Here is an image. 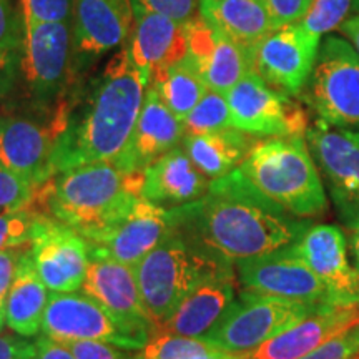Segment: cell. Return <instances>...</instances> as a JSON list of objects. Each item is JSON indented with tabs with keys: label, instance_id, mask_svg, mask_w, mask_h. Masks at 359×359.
I'll return each instance as SVG.
<instances>
[{
	"label": "cell",
	"instance_id": "obj_1",
	"mask_svg": "<svg viewBox=\"0 0 359 359\" xmlns=\"http://www.w3.org/2000/svg\"><path fill=\"white\" fill-rule=\"evenodd\" d=\"M173 233L223 264L296 243L311 222L296 218L257 190L240 170L212 180L200 200L170 208Z\"/></svg>",
	"mask_w": 359,
	"mask_h": 359
},
{
	"label": "cell",
	"instance_id": "obj_2",
	"mask_svg": "<svg viewBox=\"0 0 359 359\" xmlns=\"http://www.w3.org/2000/svg\"><path fill=\"white\" fill-rule=\"evenodd\" d=\"M145 92L125 43L103 70L67 95L64 128L52 155L53 175L115 160L133 132Z\"/></svg>",
	"mask_w": 359,
	"mask_h": 359
},
{
	"label": "cell",
	"instance_id": "obj_3",
	"mask_svg": "<svg viewBox=\"0 0 359 359\" xmlns=\"http://www.w3.org/2000/svg\"><path fill=\"white\" fill-rule=\"evenodd\" d=\"M143 172L128 173L114 161L62 172L35 190L29 210L69 224L85 238L100 231L142 198Z\"/></svg>",
	"mask_w": 359,
	"mask_h": 359
},
{
	"label": "cell",
	"instance_id": "obj_4",
	"mask_svg": "<svg viewBox=\"0 0 359 359\" xmlns=\"http://www.w3.org/2000/svg\"><path fill=\"white\" fill-rule=\"evenodd\" d=\"M238 170L266 198L296 218L326 212L325 187L303 135L257 142Z\"/></svg>",
	"mask_w": 359,
	"mask_h": 359
},
{
	"label": "cell",
	"instance_id": "obj_5",
	"mask_svg": "<svg viewBox=\"0 0 359 359\" xmlns=\"http://www.w3.org/2000/svg\"><path fill=\"white\" fill-rule=\"evenodd\" d=\"M233 266L215 262L172 231L133 268L145 311L154 330L215 269Z\"/></svg>",
	"mask_w": 359,
	"mask_h": 359
},
{
	"label": "cell",
	"instance_id": "obj_6",
	"mask_svg": "<svg viewBox=\"0 0 359 359\" xmlns=\"http://www.w3.org/2000/svg\"><path fill=\"white\" fill-rule=\"evenodd\" d=\"M19 72L40 115L53 114L74 80V27L65 22L24 27Z\"/></svg>",
	"mask_w": 359,
	"mask_h": 359
},
{
	"label": "cell",
	"instance_id": "obj_7",
	"mask_svg": "<svg viewBox=\"0 0 359 359\" xmlns=\"http://www.w3.org/2000/svg\"><path fill=\"white\" fill-rule=\"evenodd\" d=\"M320 309L323 308L276 296L241 291L222 320L201 339L223 351H251Z\"/></svg>",
	"mask_w": 359,
	"mask_h": 359
},
{
	"label": "cell",
	"instance_id": "obj_8",
	"mask_svg": "<svg viewBox=\"0 0 359 359\" xmlns=\"http://www.w3.org/2000/svg\"><path fill=\"white\" fill-rule=\"evenodd\" d=\"M306 100L323 122L359 133V55L351 43L325 39L308 80Z\"/></svg>",
	"mask_w": 359,
	"mask_h": 359
},
{
	"label": "cell",
	"instance_id": "obj_9",
	"mask_svg": "<svg viewBox=\"0 0 359 359\" xmlns=\"http://www.w3.org/2000/svg\"><path fill=\"white\" fill-rule=\"evenodd\" d=\"M236 278L248 293L291 299L309 306H348L339 304L316 273L308 266L294 243L263 257L235 264Z\"/></svg>",
	"mask_w": 359,
	"mask_h": 359
},
{
	"label": "cell",
	"instance_id": "obj_10",
	"mask_svg": "<svg viewBox=\"0 0 359 359\" xmlns=\"http://www.w3.org/2000/svg\"><path fill=\"white\" fill-rule=\"evenodd\" d=\"M233 128L251 137H294L308 130L303 107L248 72L226 95Z\"/></svg>",
	"mask_w": 359,
	"mask_h": 359
},
{
	"label": "cell",
	"instance_id": "obj_11",
	"mask_svg": "<svg viewBox=\"0 0 359 359\" xmlns=\"http://www.w3.org/2000/svg\"><path fill=\"white\" fill-rule=\"evenodd\" d=\"M65 100L53 114L30 118L0 116V165L19 175L35 190L52 180V155L64 128Z\"/></svg>",
	"mask_w": 359,
	"mask_h": 359
},
{
	"label": "cell",
	"instance_id": "obj_12",
	"mask_svg": "<svg viewBox=\"0 0 359 359\" xmlns=\"http://www.w3.org/2000/svg\"><path fill=\"white\" fill-rule=\"evenodd\" d=\"M42 334L60 341H98L127 351H138L150 338L132 333L85 293H52L45 309Z\"/></svg>",
	"mask_w": 359,
	"mask_h": 359
},
{
	"label": "cell",
	"instance_id": "obj_13",
	"mask_svg": "<svg viewBox=\"0 0 359 359\" xmlns=\"http://www.w3.org/2000/svg\"><path fill=\"white\" fill-rule=\"evenodd\" d=\"M29 250L48 291L74 293L82 288L90 264V243L77 230L40 213Z\"/></svg>",
	"mask_w": 359,
	"mask_h": 359
},
{
	"label": "cell",
	"instance_id": "obj_14",
	"mask_svg": "<svg viewBox=\"0 0 359 359\" xmlns=\"http://www.w3.org/2000/svg\"><path fill=\"white\" fill-rule=\"evenodd\" d=\"M320 39L302 24L280 27L251 45L253 72L273 88L298 95L316 65Z\"/></svg>",
	"mask_w": 359,
	"mask_h": 359
},
{
	"label": "cell",
	"instance_id": "obj_15",
	"mask_svg": "<svg viewBox=\"0 0 359 359\" xmlns=\"http://www.w3.org/2000/svg\"><path fill=\"white\" fill-rule=\"evenodd\" d=\"M170 208L138 198L123 215L88 236L90 255L111 258L135 268L172 235Z\"/></svg>",
	"mask_w": 359,
	"mask_h": 359
},
{
	"label": "cell",
	"instance_id": "obj_16",
	"mask_svg": "<svg viewBox=\"0 0 359 359\" xmlns=\"http://www.w3.org/2000/svg\"><path fill=\"white\" fill-rule=\"evenodd\" d=\"M74 79L107 53L120 50L133 29L130 0H75Z\"/></svg>",
	"mask_w": 359,
	"mask_h": 359
},
{
	"label": "cell",
	"instance_id": "obj_17",
	"mask_svg": "<svg viewBox=\"0 0 359 359\" xmlns=\"http://www.w3.org/2000/svg\"><path fill=\"white\" fill-rule=\"evenodd\" d=\"M306 143L330 182L336 206L351 224L359 217V133L320 118L306 130Z\"/></svg>",
	"mask_w": 359,
	"mask_h": 359
},
{
	"label": "cell",
	"instance_id": "obj_18",
	"mask_svg": "<svg viewBox=\"0 0 359 359\" xmlns=\"http://www.w3.org/2000/svg\"><path fill=\"white\" fill-rule=\"evenodd\" d=\"M187 57L198 70L206 87L222 95H228L253 70L251 47L236 42L201 15L187 24Z\"/></svg>",
	"mask_w": 359,
	"mask_h": 359
},
{
	"label": "cell",
	"instance_id": "obj_19",
	"mask_svg": "<svg viewBox=\"0 0 359 359\" xmlns=\"http://www.w3.org/2000/svg\"><path fill=\"white\" fill-rule=\"evenodd\" d=\"M82 293L100 303L116 321L132 333L150 338L154 325L143 306L132 266L111 258L90 255Z\"/></svg>",
	"mask_w": 359,
	"mask_h": 359
},
{
	"label": "cell",
	"instance_id": "obj_20",
	"mask_svg": "<svg viewBox=\"0 0 359 359\" xmlns=\"http://www.w3.org/2000/svg\"><path fill=\"white\" fill-rule=\"evenodd\" d=\"M185 138L183 122L165 105L158 92L147 85L145 100L127 145L111 160L128 173L145 172L155 160L182 145Z\"/></svg>",
	"mask_w": 359,
	"mask_h": 359
},
{
	"label": "cell",
	"instance_id": "obj_21",
	"mask_svg": "<svg viewBox=\"0 0 359 359\" xmlns=\"http://www.w3.org/2000/svg\"><path fill=\"white\" fill-rule=\"evenodd\" d=\"M235 266H222L205 278L178 304L170 318L154 333H168L187 338H203L224 316L236 299Z\"/></svg>",
	"mask_w": 359,
	"mask_h": 359
},
{
	"label": "cell",
	"instance_id": "obj_22",
	"mask_svg": "<svg viewBox=\"0 0 359 359\" xmlns=\"http://www.w3.org/2000/svg\"><path fill=\"white\" fill-rule=\"evenodd\" d=\"M308 266L339 304H359V271L349 264L346 240L339 228L311 224L294 243Z\"/></svg>",
	"mask_w": 359,
	"mask_h": 359
},
{
	"label": "cell",
	"instance_id": "obj_23",
	"mask_svg": "<svg viewBox=\"0 0 359 359\" xmlns=\"http://www.w3.org/2000/svg\"><path fill=\"white\" fill-rule=\"evenodd\" d=\"M358 323L359 304L323 308L258 348L240 353L241 359H299Z\"/></svg>",
	"mask_w": 359,
	"mask_h": 359
},
{
	"label": "cell",
	"instance_id": "obj_24",
	"mask_svg": "<svg viewBox=\"0 0 359 359\" xmlns=\"http://www.w3.org/2000/svg\"><path fill=\"white\" fill-rule=\"evenodd\" d=\"M133 8V29L127 47L148 85L151 72L172 65L187 55V25L161 13Z\"/></svg>",
	"mask_w": 359,
	"mask_h": 359
},
{
	"label": "cell",
	"instance_id": "obj_25",
	"mask_svg": "<svg viewBox=\"0 0 359 359\" xmlns=\"http://www.w3.org/2000/svg\"><path fill=\"white\" fill-rule=\"evenodd\" d=\"M212 180L193 163L182 145L155 160L143 172L142 196L163 208H177L200 200Z\"/></svg>",
	"mask_w": 359,
	"mask_h": 359
},
{
	"label": "cell",
	"instance_id": "obj_26",
	"mask_svg": "<svg viewBox=\"0 0 359 359\" xmlns=\"http://www.w3.org/2000/svg\"><path fill=\"white\" fill-rule=\"evenodd\" d=\"M48 299H50L48 288L40 280L32 255L27 248L22 255L15 280L7 296L6 309H4L6 325L13 333L24 338H37L42 333V321Z\"/></svg>",
	"mask_w": 359,
	"mask_h": 359
},
{
	"label": "cell",
	"instance_id": "obj_27",
	"mask_svg": "<svg viewBox=\"0 0 359 359\" xmlns=\"http://www.w3.org/2000/svg\"><path fill=\"white\" fill-rule=\"evenodd\" d=\"M255 145L257 142L251 135L236 128L203 135H185L182 142V147L193 163L210 180L235 172Z\"/></svg>",
	"mask_w": 359,
	"mask_h": 359
},
{
	"label": "cell",
	"instance_id": "obj_28",
	"mask_svg": "<svg viewBox=\"0 0 359 359\" xmlns=\"http://www.w3.org/2000/svg\"><path fill=\"white\" fill-rule=\"evenodd\" d=\"M200 15L248 47L276 30L264 0H200Z\"/></svg>",
	"mask_w": 359,
	"mask_h": 359
},
{
	"label": "cell",
	"instance_id": "obj_29",
	"mask_svg": "<svg viewBox=\"0 0 359 359\" xmlns=\"http://www.w3.org/2000/svg\"><path fill=\"white\" fill-rule=\"evenodd\" d=\"M148 85L158 92L165 105L182 122L208 90L198 70L187 55L172 65L160 67L151 72Z\"/></svg>",
	"mask_w": 359,
	"mask_h": 359
},
{
	"label": "cell",
	"instance_id": "obj_30",
	"mask_svg": "<svg viewBox=\"0 0 359 359\" xmlns=\"http://www.w3.org/2000/svg\"><path fill=\"white\" fill-rule=\"evenodd\" d=\"M24 20L19 0H0V97L11 92L20 65Z\"/></svg>",
	"mask_w": 359,
	"mask_h": 359
},
{
	"label": "cell",
	"instance_id": "obj_31",
	"mask_svg": "<svg viewBox=\"0 0 359 359\" xmlns=\"http://www.w3.org/2000/svg\"><path fill=\"white\" fill-rule=\"evenodd\" d=\"M219 351L201 338H187L168 333L150 334L148 343L138 351L137 359H208Z\"/></svg>",
	"mask_w": 359,
	"mask_h": 359
},
{
	"label": "cell",
	"instance_id": "obj_32",
	"mask_svg": "<svg viewBox=\"0 0 359 359\" xmlns=\"http://www.w3.org/2000/svg\"><path fill=\"white\" fill-rule=\"evenodd\" d=\"M183 127H185V135H203L233 128L226 95L210 88L206 90L195 109L183 120Z\"/></svg>",
	"mask_w": 359,
	"mask_h": 359
},
{
	"label": "cell",
	"instance_id": "obj_33",
	"mask_svg": "<svg viewBox=\"0 0 359 359\" xmlns=\"http://www.w3.org/2000/svg\"><path fill=\"white\" fill-rule=\"evenodd\" d=\"M39 215L34 210L0 213V251L29 248Z\"/></svg>",
	"mask_w": 359,
	"mask_h": 359
},
{
	"label": "cell",
	"instance_id": "obj_34",
	"mask_svg": "<svg viewBox=\"0 0 359 359\" xmlns=\"http://www.w3.org/2000/svg\"><path fill=\"white\" fill-rule=\"evenodd\" d=\"M353 0H314L304 19L299 22L308 32L318 37L336 29L348 15Z\"/></svg>",
	"mask_w": 359,
	"mask_h": 359
},
{
	"label": "cell",
	"instance_id": "obj_35",
	"mask_svg": "<svg viewBox=\"0 0 359 359\" xmlns=\"http://www.w3.org/2000/svg\"><path fill=\"white\" fill-rule=\"evenodd\" d=\"M25 25L74 22L75 0H19Z\"/></svg>",
	"mask_w": 359,
	"mask_h": 359
},
{
	"label": "cell",
	"instance_id": "obj_36",
	"mask_svg": "<svg viewBox=\"0 0 359 359\" xmlns=\"http://www.w3.org/2000/svg\"><path fill=\"white\" fill-rule=\"evenodd\" d=\"M35 196V188L27 180L0 165V213L29 210Z\"/></svg>",
	"mask_w": 359,
	"mask_h": 359
},
{
	"label": "cell",
	"instance_id": "obj_37",
	"mask_svg": "<svg viewBox=\"0 0 359 359\" xmlns=\"http://www.w3.org/2000/svg\"><path fill=\"white\" fill-rule=\"evenodd\" d=\"M359 351V323L327 339L320 348L313 349L299 359H354Z\"/></svg>",
	"mask_w": 359,
	"mask_h": 359
},
{
	"label": "cell",
	"instance_id": "obj_38",
	"mask_svg": "<svg viewBox=\"0 0 359 359\" xmlns=\"http://www.w3.org/2000/svg\"><path fill=\"white\" fill-rule=\"evenodd\" d=\"M132 7L161 13L187 25L200 15V0H130Z\"/></svg>",
	"mask_w": 359,
	"mask_h": 359
},
{
	"label": "cell",
	"instance_id": "obj_39",
	"mask_svg": "<svg viewBox=\"0 0 359 359\" xmlns=\"http://www.w3.org/2000/svg\"><path fill=\"white\" fill-rule=\"evenodd\" d=\"M314 0H264L276 29L299 24L304 19Z\"/></svg>",
	"mask_w": 359,
	"mask_h": 359
},
{
	"label": "cell",
	"instance_id": "obj_40",
	"mask_svg": "<svg viewBox=\"0 0 359 359\" xmlns=\"http://www.w3.org/2000/svg\"><path fill=\"white\" fill-rule=\"evenodd\" d=\"M75 359H137L133 354H128L127 349L116 348L109 343L98 341H74L67 343Z\"/></svg>",
	"mask_w": 359,
	"mask_h": 359
},
{
	"label": "cell",
	"instance_id": "obj_41",
	"mask_svg": "<svg viewBox=\"0 0 359 359\" xmlns=\"http://www.w3.org/2000/svg\"><path fill=\"white\" fill-rule=\"evenodd\" d=\"M27 248H12L0 251V313L6 309V302L12 283L15 280L17 268H19L20 258Z\"/></svg>",
	"mask_w": 359,
	"mask_h": 359
},
{
	"label": "cell",
	"instance_id": "obj_42",
	"mask_svg": "<svg viewBox=\"0 0 359 359\" xmlns=\"http://www.w3.org/2000/svg\"><path fill=\"white\" fill-rule=\"evenodd\" d=\"M35 353V339L17 333H0V359H30Z\"/></svg>",
	"mask_w": 359,
	"mask_h": 359
},
{
	"label": "cell",
	"instance_id": "obj_43",
	"mask_svg": "<svg viewBox=\"0 0 359 359\" xmlns=\"http://www.w3.org/2000/svg\"><path fill=\"white\" fill-rule=\"evenodd\" d=\"M30 359H75V356L64 343L40 334L35 338V353Z\"/></svg>",
	"mask_w": 359,
	"mask_h": 359
},
{
	"label": "cell",
	"instance_id": "obj_44",
	"mask_svg": "<svg viewBox=\"0 0 359 359\" xmlns=\"http://www.w3.org/2000/svg\"><path fill=\"white\" fill-rule=\"evenodd\" d=\"M341 30H343V34L348 35L349 40H351L354 45V50H356L359 55V13L344 22V24L341 25Z\"/></svg>",
	"mask_w": 359,
	"mask_h": 359
},
{
	"label": "cell",
	"instance_id": "obj_45",
	"mask_svg": "<svg viewBox=\"0 0 359 359\" xmlns=\"http://www.w3.org/2000/svg\"><path fill=\"white\" fill-rule=\"evenodd\" d=\"M349 228H351V255L354 268L359 271V217L349 224Z\"/></svg>",
	"mask_w": 359,
	"mask_h": 359
},
{
	"label": "cell",
	"instance_id": "obj_46",
	"mask_svg": "<svg viewBox=\"0 0 359 359\" xmlns=\"http://www.w3.org/2000/svg\"><path fill=\"white\" fill-rule=\"evenodd\" d=\"M208 359H241V354L240 353L223 351V349H219L217 354H213V356L208 358Z\"/></svg>",
	"mask_w": 359,
	"mask_h": 359
},
{
	"label": "cell",
	"instance_id": "obj_47",
	"mask_svg": "<svg viewBox=\"0 0 359 359\" xmlns=\"http://www.w3.org/2000/svg\"><path fill=\"white\" fill-rule=\"evenodd\" d=\"M6 325V314L0 313V333H2V327Z\"/></svg>",
	"mask_w": 359,
	"mask_h": 359
},
{
	"label": "cell",
	"instance_id": "obj_48",
	"mask_svg": "<svg viewBox=\"0 0 359 359\" xmlns=\"http://www.w3.org/2000/svg\"><path fill=\"white\" fill-rule=\"evenodd\" d=\"M353 7L354 12H359V0H353Z\"/></svg>",
	"mask_w": 359,
	"mask_h": 359
},
{
	"label": "cell",
	"instance_id": "obj_49",
	"mask_svg": "<svg viewBox=\"0 0 359 359\" xmlns=\"http://www.w3.org/2000/svg\"><path fill=\"white\" fill-rule=\"evenodd\" d=\"M354 359H359V351H358V354H356V356H354Z\"/></svg>",
	"mask_w": 359,
	"mask_h": 359
}]
</instances>
